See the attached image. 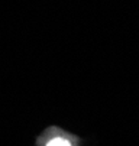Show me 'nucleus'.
<instances>
[{
    "label": "nucleus",
    "mask_w": 139,
    "mask_h": 146,
    "mask_svg": "<svg viewBox=\"0 0 139 146\" xmlns=\"http://www.w3.org/2000/svg\"><path fill=\"white\" fill-rule=\"evenodd\" d=\"M47 146H71V143L67 140V139H63V137H55L52 140H49L47 143Z\"/></svg>",
    "instance_id": "f257e3e1"
}]
</instances>
